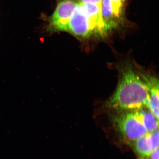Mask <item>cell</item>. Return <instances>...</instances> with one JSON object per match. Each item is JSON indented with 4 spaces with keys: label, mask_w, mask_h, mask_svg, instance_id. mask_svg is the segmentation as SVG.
<instances>
[{
    "label": "cell",
    "mask_w": 159,
    "mask_h": 159,
    "mask_svg": "<svg viewBox=\"0 0 159 159\" xmlns=\"http://www.w3.org/2000/svg\"><path fill=\"white\" fill-rule=\"evenodd\" d=\"M101 16L102 21L107 32L117 27L119 19L117 17L113 12L111 0H102Z\"/></svg>",
    "instance_id": "8"
},
{
    "label": "cell",
    "mask_w": 159,
    "mask_h": 159,
    "mask_svg": "<svg viewBox=\"0 0 159 159\" xmlns=\"http://www.w3.org/2000/svg\"><path fill=\"white\" fill-rule=\"evenodd\" d=\"M138 159H148L154 151L159 148V133H148L129 143Z\"/></svg>",
    "instance_id": "5"
},
{
    "label": "cell",
    "mask_w": 159,
    "mask_h": 159,
    "mask_svg": "<svg viewBox=\"0 0 159 159\" xmlns=\"http://www.w3.org/2000/svg\"><path fill=\"white\" fill-rule=\"evenodd\" d=\"M125 1H126V0H123V2H125Z\"/></svg>",
    "instance_id": "12"
},
{
    "label": "cell",
    "mask_w": 159,
    "mask_h": 159,
    "mask_svg": "<svg viewBox=\"0 0 159 159\" xmlns=\"http://www.w3.org/2000/svg\"><path fill=\"white\" fill-rule=\"evenodd\" d=\"M137 111L148 133L158 129L159 119L148 109L144 108Z\"/></svg>",
    "instance_id": "9"
},
{
    "label": "cell",
    "mask_w": 159,
    "mask_h": 159,
    "mask_svg": "<svg viewBox=\"0 0 159 159\" xmlns=\"http://www.w3.org/2000/svg\"><path fill=\"white\" fill-rule=\"evenodd\" d=\"M88 16L91 27L95 33L100 35L106 34V30L101 16V6L93 3H81Z\"/></svg>",
    "instance_id": "7"
},
{
    "label": "cell",
    "mask_w": 159,
    "mask_h": 159,
    "mask_svg": "<svg viewBox=\"0 0 159 159\" xmlns=\"http://www.w3.org/2000/svg\"><path fill=\"white\" fill-rule=\"evenodd\" d=\"M67 31L82 38L89 37L94 32L88 16L80 2L77 3L69 22Z\"/></svg>",
    "instance_id": "4"
},
{
    "label": "cell",
    "mask_w": 159,
    "mask_h": 159,
    "mask_svg": "<svg viewBox=\"0 0 159 159\" xmlns=\"http://www.w3.org/2000/svg\"><path fill=\"white\" fill-rule=\"evenodd\" d=\"M80 2L83 3H93L101 6L102 0H80Z\"/></svg>",
    "instance_id": "10"
},
{
    "label": "cell",
    "mask_w": 159,
    "mask_h": 159,
    "mask_svg": "<svg viewBox=\"0 0 159 159\" xmlns=\"http://www.w3.org/2000/svg\"><path fill=\"white\" fill-rule=\"evenodd\" d=\"M111 120L117 130L129 143L148 133L137 111L116 113Z\"/></svg>",
    "instance_id": "2"
},
{
    "label": "cell",
    "mask_w": 159,
    "mask_h": 159,
    "mask_svg": "<svg viewBox=\"0 0 159 159\" xmlns=\"http://www.w3.org/2000/svg\"><path fill=\"white\" fill-rule=\"evenodd\" d=\"M116 89L106 104L116 113L139 110L148 106V86L130 66L122 69Z\"/></svg>",
    "instance_id": "1"
},
{
    "label": "cell",
    "mask_w": 159,
    "mask_h": 159,
    "mask_svg": "<svg viewBox=\"0 0 159 159\" xmlns=\"http://www.w3.org/2000/svg\"><path fill=\"white\" fill-rule=\"evenodd\" d=\"M77 4L70 0L60 2L54 13L49 18L48 31L51 32L67 31L69 22Z\"/></svg>",
    "instance_id": "3"
},
{
    "label": "cell",
    "mask_w": 159,
    "mask_h": 159,
    "mask_svg": "<svg viewBox=\"0 0 159 159\" xmlns=\"http://www.w3.org/2000/svg\"><path fill=\"white\" fill-rule=\"evenodd\" d=\"M139 75L148 86L149 97L147 108L159 119L158 79L145 73H140Z\"/></svg>",
    "instance_id": "6"
},
{
    "label": "cell",
    "mask_w": 159,
    "mask_h": 159,
    "mask_svg": "<svg viewBox=\"0 0 159 159\" xmlns=\"http://www.w3.org/2000/svg\"><path fill=\"white\" fill-rule=\"evenodd\" d=\"M148 159H159V148L154 151Z\"/></svg>",
    "instance_id": "11"
}]
</instances>
